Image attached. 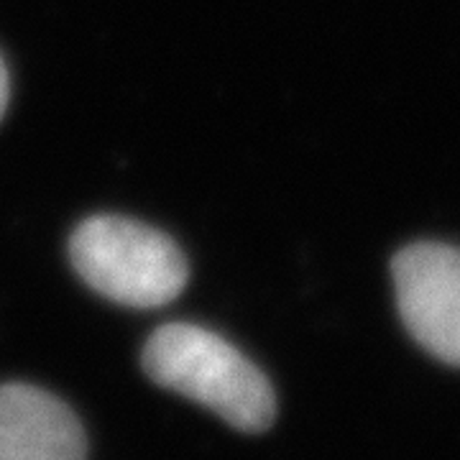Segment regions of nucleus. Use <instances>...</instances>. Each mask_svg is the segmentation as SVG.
<instances>
[{
  "instance_id": "1",
  "label": "nucleus",
  "mask_w": 460,
  "mask_h": 460,
  "mask_svg": "<svg viewBox=\"0 0 460 460\" xmlns=\"http://www.w3.org/2000/svg\"><path fill=\"white\" fill-rule=\"evenodd\" d=\"M141 363L151 381L208 407L241 432H263L277 417V394L261 368L213 330L169 323L154 330Z\"/></svg>"
},
{
  "instance_id": "2",
  "label": "nucleus",
  "mask_w": 460,
  "mask_h": 460,
  "mask_svg": "<svg viewBox=\"0 0 460 460\" xmlns=\"http://www.w3.org/2000/svg\"><path fill=\"white\" fill-rule=\"evenodd\" d=\"M75 271L98 295L126 307H162L187 287V261L162 230L118 215H95L69 238Z\"/></svg>"
},
{
  "instance_id": "3",
  "label": "nucleus",
  "mask_w": 460,
  "mask_h": 460,
  "mask_svg": "<svg viewBox=\"0 0 460 460\" xmlns=\"http://www.w3.org/2000/svg\"><path fill=\"white\" fill-rule=\"evenodd\" d=\"M392 279L396 310L411 338L460 368V248L438 241L402 248Z\"/></svg>"
},
{
  "instance_id": "4",
  "label": "nucleus",
  "mask_w": 460,
  "mask_h": 460,
  "mask_svg": "<svg viewBox=\"0 0 460 460\" xmlns=\"http://www.w3.org/2000/svg\"><path fill=\"white\" fill-rule=\"evenodd\" d=\"M84 429L62 399L31 384L0 386V460H84Z\"/></svg>"
},
{
  "instance_id": "5",
  "label": "nucleus",
  "mask_w": 460,
  "mask_h": 460,
  "mask_svg": "<svg viewBox=\"0 0 460 460\" xmlns=\"http://www.w3.org/2000/svg\"><path fill=\"white\" fill-rule=\"evenodd\" d=\"M8 93H11L8 72H5V65H3V59H0V118L5 113V105H8Z\"/></svg>"
}]
</instances>
